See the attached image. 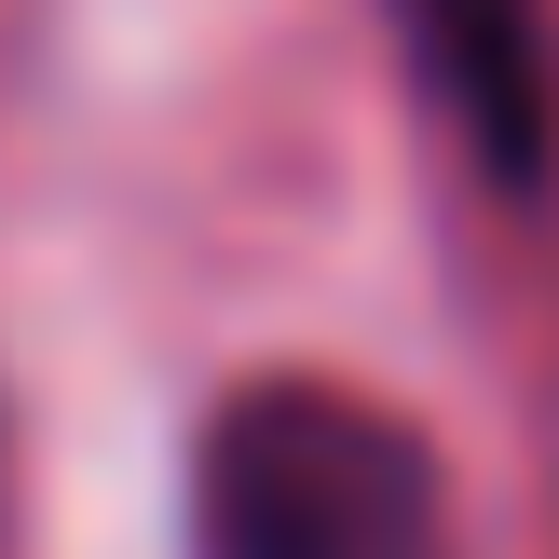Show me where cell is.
<instances>
[{
    "label": "cell",
    "instance_id": "cell-1",
    "mask_svg": "<svg viewBox=\"0 0 559 559\" xmlns=\"http://www.w3.org/2000/svg\"><path fill=\"white\" fill-rule=\"evenodd\" d=\"M191 546L205 559H451L437 464L396 409L260 382L205 424L191 464Z\"/></svg>",
    "mask_w": 559,
    "mask_h": 559
},
{
    "label": "cell",
    "instance_id": "cell-2",
    "mask_svg": "<svg viewBox=\"0 0 559 559\" xmlns=\"http://www.w3.org/2000/svg\"><path fill=\"white\" fill-rule=\"evenodd\" d=\"M424 41H437V69L464 82V109H478V136H491V164H533L546 151V82H533V0H424Z\"/></svg>",
    "mask_w": 559,
    "mask_h": 559
}]
</instances>
